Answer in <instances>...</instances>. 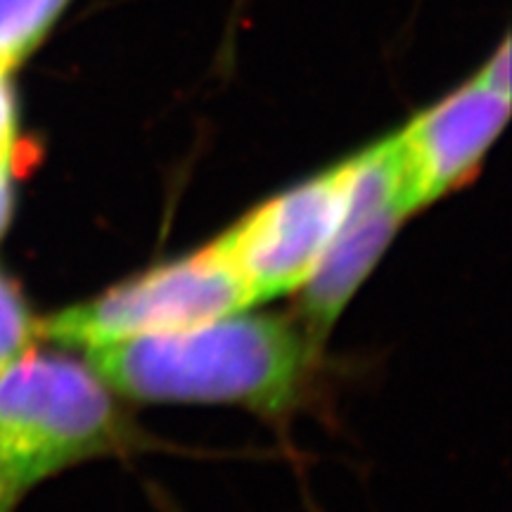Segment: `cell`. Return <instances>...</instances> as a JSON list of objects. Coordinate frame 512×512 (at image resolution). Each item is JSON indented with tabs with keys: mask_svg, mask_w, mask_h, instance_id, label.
<instances>
[{
	"mask_svg": "<svg viewBox=\"0 0 512 512\" xmlns=\"http://www.w3.org/2000/svg\"><path fill=\"white\" fill-rule=\"evenodd\" d=\"M19 496L22 494H19L15 486H12L8 475L3 472V467H0V512H12Z\"/></svg>",
	"mask_w": 512,
	"mask_h": 512,
	"instance_id": "8fae6325",
	"label": "cell"
},
{
	"mask_svg": "<svg viewBox=\"0 0 512 512\" xmlns=\"http://www.w3.org/2000/svg\"><path fill=\"white\" fill-rule=\"evenodd\" d=\"M34 339H38V320L31 316L15 280L0 271V370L29 351Z\"/></svg>",
	"mask_w": 512,
	"mask_h": 512,
	"instance_id": "ba28073f",
	"label": "cell"
},
{
	"mask_svg": "<svg viewBox=\"0 0 512 512\" xmlns=\"http://www.w3.org/2000/svg\"><path fill=\"white\" fill-rule=\"evenodd\" d=\"M351 174L354 157L264 202L214 240L256 304L309 280L342 223Z\"/></svg>",
	"mask_w": 512,
	"mask_h": 512,
	"instance_id": "277c9868",
	"label": "cell"
},
{
	"mask_svg": "<svg viewBox=\"0 0 512 512\" xmlns=\"http://www.w3.org/2000/svg\"><path fill=\"white\" fill-rule=\"evenodd\" d=\"M475 79L491 91L508 95L510 98V41H503L498 53L484 64L482 72Z\"/></svg>",
	"mask_w": 512,
	"mask_h": 512,
	"instance_id": "30bf717a",
	"label": "cell"
},
{
	"mask_svg": "<svg viewBox=\"0 0 512 512\" xmlns=\"http://www.w3.org/2000/svg\"><path fill=\"white\" fill-rule=\"evenodd\" d=\"M69 0H0V72L12 74L53 29Z\"/></svg>",
	"mask_w": 512,
	"mask_h": 512,
	"instance_id": "52a82bcc",
	"label": "cell"
},
{
	"mask_svg": "<svg viewBox=\"0 0 512 512\" xmlns=\"http://www.w3.org/2000/svg\"><path fill=\"white\" fill-rule=\"evenodd\" d=\"M17 105L10 74L0 72V235L12 216V176L17 166Z\"/></svg>",
	"mask_w": 512,
	"mask_h": 512,
	"instance_id": "9c48e42d",
	"label": "cell"
},
{
	"mask_svg": "<svg viewBox=\"0 0 512 512\" xmlns=\"http://www.w3.org/2000/svg\"><path fill=\"white\" fill-rule=\"evenodd\" d=\"M316 354L302 325L238 311L185 330L100 344L86 349V361L128 399L283 413L302 394Z\"/></svg>",
	"mask_w": 512,
	"mask_h": 512,
	"instance_id": "6da1fadb",
	"label": "cell"
},
{
	"mask_svg": "<svg viewBox=\"0 0 512 512\" xmlns=\"http://www.w3.org/2000/svg\"><path fill=\"white\" fill-rule=\"evenodd\" d=\"M254 294L211 242L200 252L157 266L86 304L38 323V337L62 349H91L124 339L185 330L247 311Z\"/></svg>",
	"mask_w": 512,
	"mask_h": 512,
	"instance_id": "3957f363",
	"label": "cell"
},
{
	"mask_svg": "<svg viewBox=\"0 0 512 512\" xmlns=\"http://www.w3.org/2000/svg\"><path fill=\"white\" fill-rule=\"evenodd\" d=\"M126 444L112 389L88 363L29 349L0 370V467L19 494Z\"/></svg>",
	"mask_w": 512,
	"mask_h": 512,
	"instance_id": "7a4b0ae2",
	"label": "cell"
},
{
	"mask_svg": "<svg viewBox=\"0 0 512 512\" xmlns=\"http://www.w3.org/2000/svg\"><path fill=\"white\" fill-rule=\"evenodd\" d=\"M508 114V95L472 79L396 133L411 211L456 190L475 174Z\"/></svg>",
	"mask_w": 512,
	"mask_h": 512,
	"instance_id": "5b68a950",
	"label": "cell"
},
{
	"mask_svg": "<svg viewBox=\"0 0 512 512\" xmlns=\"http://www.w3.org/2000/svg\"><path fill=\"white\" fill-rule=\"evenodd\" d=\"M406 216V207L382 192L349 188L335 238L320 256L309 280L299 287L302 328L318 349Z\"/></svg>",
	"mask_w": 512,
	"mask_h": 512,
	"instance_id": "8992f818",
	"label": "cell"
}]
</instances>
